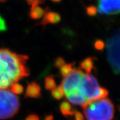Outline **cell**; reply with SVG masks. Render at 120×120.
I'll return each mask as SVG.
<instances>
[{"instance_id": "6da1fadb", "label": "cell", "mask_w": 120, "mask_h": 120, "mask_svg": "<svg viewBox=\"0 0 120 120\" xmlns=\"http://www.w3.org/2000/svg\"><path fill=\"white\" fill-rule=\"evenodd\" d=\"M28 56L8 49H0V89H8L29 75L26 66Z\"/></svg>"}, {"instance_id": "7a4b0ae2", "label": "cell", "mask_w": 120, "mask_h": 120, "mask_svg": "<svg viewBox=\"0 0 120 120\" xmlns=\"http://www.w3.org/2000/svg\"><path fill=\"white\" fill-rule=\"evenodd\" d=\"M82 109L87 120H112L114 117L113 104L107 98L87 102Z\"/></svg>"}, {"instance_id": "3957f363", "label": "cell", "mask_w": 120, "mask_h": 120, "mask_svg": "<svg viewBox=\"0 0 120 120\" xmlns=\"http://www.w3.org/2000/svg\"><path fill=\"white\" fill-rule=\"evenodd\" d=\"M78 90L84 96L87 102L107 98L108 91L101 87L98 80L90 74H85Z\"/></svg>"}, {"instance_id": "277c9868", "label": "cell", "mask_w": 120, "mask_h": 120, "mask_svg": "<svg viewBox=\"0 0 120 120\" xmlns=\"http://www.w3.org/2000/svg\"><path fill=\"white\" fill-rule=\"evenodd\" d=\"M20 109L19 99L9 89H0V120H6L17 114Z\"/></svg>"}, {"instance_id": "5b68a950", "label": "cell", "mask_w": 120, "mask_h": 120, "mask_svg": "<svg viewBox=\"0 0 120 120\" xmlns=\"http://www.w3.org/2000/svg\"><path fill=\"white\" fill-rule=\"evenodd\" d=\"M107 58L113 71L120 74V32L115 34L109 40Z\"/></svg>"}, {"instance_id": "8992f818", "label": "cell", "mask_w": 120, "mask_h": 120, "mask_svg": "<svg viewBox=\"0 0 120 120\" xmlns=\"http://www.w3.org/2000/svg\"><path fill=\"white\" fill-rule=\"evenodd\" d=\"M85 73L82 70L75 68L73 71L64 78L60 86L63 88L65 95L78 90Z\"/></svg>"}, {"instance_id": "52a82bcc", "label": "cell", "mask_w": 120, "mask_h": 120, "mask_svg": "<svg viewBox=\"0 0 120 120\" xmlns=\"http://www.w3.org/2000/svg\"><path fill=\"white\" fill-rule=\"evenodd\" d=\"M98 11L101 14L116 15L120 14V0H98Z\"/></svg>"}, {"instance_id": "ba28073f", "label": "cell", "mask_w": 120, "mask_h": 120, "mask_svg": "<svg viewBox=\"0 0 120 120\" xmlns=\"http://www.w3.org/2000/svg\"><path fill=\"white\" fill-rule=\"evenodd\" d=\"M25 98H40L41 96V88L39 84L35 82H32L27 85L25 92Z\"/></svg>"}, {"instance_id": "9c48e42d", "label": "cell", "mask_w": 120, "mask_h": 120, "mask_svg": "<svg viewBox=\"0 0 120 120\" xmlns=\"http://www.w3.org/2000/svg\"><path fill=\"white\" fill-rule=\"evenodd\" d=\"M67 99L74 105H78L83 106L87 103V101L84 96L80 93L79 90H76L71 93L65 95Z\"/></svg>"}, {"instance_id": "30bf717a", "label": "cell", "mask_w": 120, "mask_h": 120, "mask_svg": "<svg viewBox=\"0 0 120 120\" xmlns=\"http://www.w3.org/2000/svg\"><path fill=\"white\" fill-rule=\"evenodd\" d=\"M61 20V17L59 14L54 12H47L44 15L43 18L38 25H42L45 26L49 24H56Z\"/></svg>"}, {"instance_id": "8fae6325", "label": "cell", "mask_w": 120, "mask_h": 120, "mask_svg": "<svg viewBox=\"0 0 120 120\" xmlns=\"http://www.w3.org/2000/svg\"><path fill=\"white\" fill-rule=\"evenodd\" d=\"M48 8L43 9L39 6H31L29 16L33 20H38L44 16Z\"/></svg>"}, {"instance_id": "7c38bea8", "label": "cell", "mask_w": 120, "mask_h": 120, "mask_svg": "<svg viewBox=\"0 0 120 120\" xmlns=\"http://www.w3.org/2000/svg\"><path fill=\"white\" fill-rule=\"evenodd\" d=\"M60 110L62 114L67 117L73 116L76 110H74L70 103L67 101H63L60 105Z\"/></svg>"}, {"instance_id": "4fadbf2b", "label": "cell", "mask_w": 120, "mask_h": 120, "mask_svg": "<svg viewBox=\"0 0 120 120\" xmlns=\"http://www.w3.org/2000/svg\"><path fill=\"white\" fill-rule=\"evenodd\" d=\"M94 57H87L82 61L80 64V67L83 70L87 72V74H90L94 69Z\"/></svg>"}, {"instance_id": "5bb4252c", "label": "cell", "mask_w": 120, "mask_h": 120, "mask_svg": "<svg viewBox=\"0 0 120 120\" xmlns=\"http://www.w3.org/2000/svg\"><path fill=\"white\" fill-rule=\"evenodd\" d=\"M45 85L48 90H52L56 87V83L53 76H48L45 79Z\"/></svg>"}, {"instance_id": "9a60e30c", "label": "cell", "mask_w": 120, "mask_h": 120, "mask_svg": "<svg viewBox=\"0 0 120 120\" xmlns=\"http://www.w3.org/2000/svg\"><path fill=\"white\" fill-rule=\"evenodd\" d=\"M74 69L75 68H73V64H65L60 68V72L62 76L65 78L68 76L70 73H71Z\"/></svg>"}, {"instance_id": "2e32d148", "label": "cell", "mask_w": 120, "mask_h": 120, "mask_svg": "<svg viewBox=\"0 0 120 120\" xmlns=\"http://www.w3.org/2000/svg\"><path fill=\"white\" fill-rule=\"evenodd\" d=\"M51 94L52 96L56 100H60L65 95L63 88H62L60 85L57 87H56L54 90H52Z\"/></svg>"}, {"instance_id": "e0dca14e", "label": "cell", "mask_w": 120, "mask_h": 120, "mask_svg": "<svg viewBox=\"0 0 120 120\" xmlns=\"http://www.w3.org/2000/svg\"><path fill=\"white\" fill-rule=\"evenodd\" d=\"M11 90L15 94H20L23 93V87L18 83H15L11 87Z\"/></svg>"}, {"instance_id": "ac0fdd59", "label": "cell", "mask_w": 120, "mask_h": 120, "mask_svg": "<svg viewBox=\"0 0 120 120\" xmlns=\"http://www.w3.org/2000/svg\"><path fill=\"white\" fill-rule=\"evenodd\" d=\"M86 12L90 17H94L97 14L98 9L94 6H90L86 8Z\"/></svg>"}, {"instance_id": "d6986e66", "label": "cell", "mask_w": 120, "mask_h": 120, "mask_svg": "<svg viewBox=\"0 0 120 120\" xmlns=\"http://www.w3.org/2000/svg\"><path fill=\"white\" fill-rule=\"evenodd\" d=\"M65 64V61L61 57H57L54 61V66L57 68H60Z\"/></svg>"}, {"instance_id": "ffe728a7", "label": "cell", "mask_w": 120, "mask_h": 120, "mask_svg": "<svg viewBox=\"0 0 120 120\" xmlns=\"http://www.w3.org/2000/svg\"><path fill=\"white\" fill-rule=\"evenodd\" d=\"M94 46L97 50H102L104 47V43L101 40H98L94 42Z\"/></svg>"}, {"instance_id": "44dd1931", "label": "cell", "mask_w": 120, "mask_h": 120, "mask_svg": "<svg viewBox=\"0 0 120 120\" xmlns=\"http://www.w3.org/2000/svg\"><path fill=\"white\" fill-rule=\"evenodd\" d=\"M7 30V26L4 18L0 15V32H4Z\"/></svg>"}, {"instance_id": "7402d4cb", "label": "cell", "mask_w": 120, "mask_h": 120, "mask_svg": "<svg viewBox=\"0 0 120 120\" xmlns=\"http://www.w3.org/2000/svg\"><path fill=\"white\" fill-rule=\"evenodd\" d=\"M28 4L31 6H39L40 4H42L44 3L45 0H26Z\"/></svg>"}, {"instance_id": "603a6c76", "label": "cell", "mask_w": 120, "mask_h": 120, "mask_svg": "<svg viewBox=\"0 0 120 120\" xmlns=\"http://www.w3.org/2000/svg\"><path fill=\"white\" fill-rule=\"evenodd\" d=\"M74 116H75V120H85L84 116L80 112L77 111V110H75Z\"/></svg>"}, {"instance_id": "cb8c5ba5", "label": "cell", "mask_w": 120, "mask_h": 120, "mask_svg": "<svg viewBox=\"0 0 120 120\" xmlns=\"http://www.w3.org/2000/svg\"><path fill=\"white\" fill-rule=\"evenodd\" d=\"M25 120H40V118L38 115H37L30 114L29 116H27Z\"/></svg>"}, {"instance_id": "d4e9b609", "label": "cell", "mask_w": 120, "mask_h": 120, "mask_svg": "<svg viewBox=\"0 0 120 120\" xmlns=\"http://www.w3.org/2000/svg\"><path fill=\"white\" fill-rule=\"evenodd\" d=\"M54 120V116L52 115H48L45 118L44 120Z\"/></svg>"}, {"instance_id": "484cf974", "label": "cell", "mask_w": 120, "mask_h": 120, "mask_svg": "<svg viewBox=\"0 0 120 120\" xmlns=\"http://www.w3.org/2000/svg\"><path fill=\"white\" fill-rule=\"evenodd\" d=\"M51 1L54 2V3H59L61 1V0H51Z\"/></svg>"}, {"instance_id": "4316f807", "label": "cell", "mask_w": 120, "mask_h": 120, "mask_svg": "<svg viewBox=\"0 0 120 120\" xmlns=\"http://www.w3.org/2000/svg\"><path fill=\"white\" fill-rule=\"evenodd\" d=\"M6 0H0V2H4L6 1Z\"/></svg>"}]
</instances>
